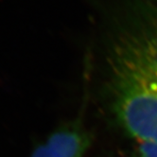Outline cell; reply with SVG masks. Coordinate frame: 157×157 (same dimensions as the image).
Returning a JSON list of instances; mask_svg holds the SVG:
<instances>
[{"instance_id": "cell-1", "label": "cell", "mask_w": 157, "mask_h": 157, "mask_svg": "<svg viewBox=\"0 0 157 157\" xmlns=\"http://www.w3.org/2000/svg\"><path fill=\"white\" fill-rule=\"evenodd\" d=\"M115 17L105 54L111 115L136 144L157 142V5L131 0Z\"/></svg>"}, {"instance_id": "cell-3", "label": "cell", "mask_w": 157, "mask_h": 157, "mask_svg": "<svg viewBox=\"0 0 157 157\" xmlns=\"http://www.w3.org/2000/svg\"><path fill=\"white\" fill-rule=\"evenodd\" d=\"M118 157H157V142L138 143L132 151Z\"/></svg>"}, {"instance_id": "cell-4", "label": "cell", "mask_w": 157, "mask_h": 157, "mask_svg": "<svg viewBox=\"0 0 157 157\" xmlns=\"http://www.w3.org/2000/svg\"><path fill=\"white\" fill-rule=\"evenodd\" d=\"M149 1H151V2L154 3L155 5H157V0H149Z\"/></svg>"}, {"instance_id": "cell-2", "label": "cell", "mask_w": 157, "mask_h": 157, "mask_svg": "<svg viewBox=\"0 0 157 157\" xmlns=\"http://www.w3.org/2000/svg\"><path fill=\"white\" fill-rule=\"evenodd\" d=\"M91 144L92 134L81 115L50 132L29 157H85Z\"/></svg>"}]
</instances>
